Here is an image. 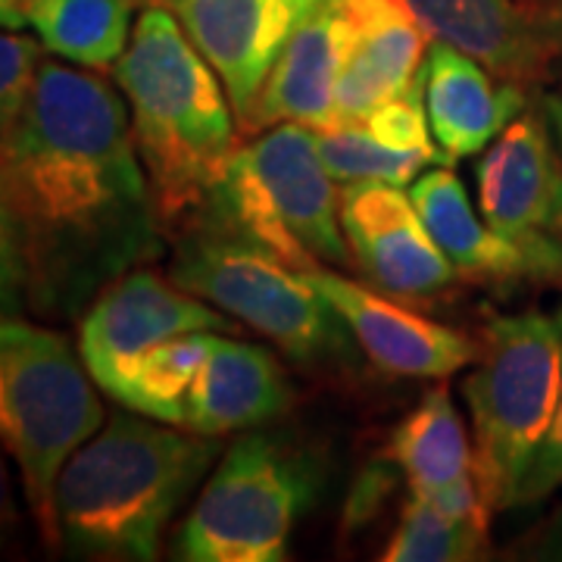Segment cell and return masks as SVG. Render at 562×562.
<instances>
[{"instance_id":"obj_1","label":"cell","mask_w":562,"mask_h":562,"mask_svg":"<svg viewBox=\"0 0 562 562\" xmlns=\"http://www.w3.org/2000/svg\"><path fill=\"white\" fill-rule=\"evenodd\" d=\"M0 203L29 269V310L76 319L110 281L160 254L162 222L110 81L41 60L0 150Z\"/></svg>"},{"instance_id":"obj_2","label":"cell","mask_w":562,"mask_h":562,"mask_svg":"<svg viewBox=\"0 0 562 562\" xmlns=\"http://www.w3.org/2000/svg\"><path fill=\"white\" fill-rule=\"evenodd\" d=\"M220 453L210 435L116 409L57 479L60 543L85 560L150 562L162 531Z\"/></svg>"},{"instance_id":"obj_3","label":"cell","mask_w":562,"mask_h":562,"mask_svg":"<svg viewBox=\"0 0 562 562\" xmlns=\"http://www.w3.org/2000/svg\"><path fill=\"white\" fill-rule=\"evenodd\" d=\"M113 79L162 228L188 222L238 150L225 85L166 7L140 13Z\"/></svg>"},{"instance_id":"obj_4","label":"cell","mask_w":562,"mask_h":562,"mask_svg":"<svg viewBox=\"0 0 562 562\" xmlns=\"http://www.w3.org/2000/svg\"><path fill=\"white\" fill-rule=\"evenodd\" d=\"M103 425V403L81 357L60 331L0 319V447L20 469L41 541L57 550V479Z\"/></svg>"},{"instance_id":"obj_5","label":"cell","mask_w":562,"mask_h":562,"mask_svg":"<svg viewBox=\"0 0 562 562\" xmlns=\"http://www.w3.org/2000/svg\"><path fill=\"white\" fill-rule=\"evenodd\" d=\"M331 181L316 128L281 122L235 150L225 176L188 222L235 232L297 272L328 262L350 266L341 194Z\"/></svg>"},{"instance_id":"obj_6","label":"cell","mask_w":562,"mask_h":562,"mask_svg":"<svg viewBox=\"0 0 562 562\" xmlns=\"http://www.w3.org/2000/svg\"><path fill=\"white\" fill-rule=\"evenodd\" d=\"M562 394V310L513 313L487 325L462 397L475 435V475L491 509L516 503Z\"/></svg>"},{"instance_id":"obj_7","label":"cell","mask_w":562,"mask_h":562,"mask_svg":"<svg viewBox=\"0 0 562 562\" xmlns=\"http://www.w3.org/2000/svg\"><path fill=\"white\" fill-rule=\"evenodd\" d=\"M169 279L306 366L347 360L357 344L341 316L294 266L216 225H184Z\"/></svg>"},{"instance_id":"obj_8","label":"cell","mask_w":562,"mask_h":562,"mask_svg":"<svg viewBox=\"0 0 562 562\" xmlns=\"http://www.w3.org/2000/svg\"><path fill=\"white\" fill-rule=\"evenodd\" d=\"M319 494V472L276 438L247 435L213 469L176 538L184 562H279Z\"/></svg>"},{"instance_id":"obj_9","label":"cell","mask_w":562,"mask_h":562,"mask_svg":"<svg viewBox=\"0 0 562 562\" xmlns=\"http://www.w3.org/2000/svg\"><path fill=\"white\" fill-rule=\"evenodd\" d=\"M475 184L487 225L519 244L541 279H560L562 157L538 113H519L487 144Z\"/></svg>"},{"instance_id":"obj_10","label":"cell","mask_w":562,"mask_h":562,"mask_svg":"<svg viewBox=\"0 0 562 562\" xmlns=\"http://www.w3.org/2000/svg\"><path fill=\"white\" fill-rule=\"evenodd\" d=\"M228 325L232 316L213 303L135 266L81 313L79 357L94 384L116 397L132 366L154 347L184 331H225Z\"/></svg>"},{"instance_id":"obj_11","label":"cell","mask_w":562,"mask_h":562,"mask_svg":"<svg viewBox=\"0 0 562 562\" xmlns=\"http://www.w3.org/2000/svg\"><path fill=\"white\" fill-rule=\"evenodd\" d=\"M328 303L375 369L401 379H450L479 357V344L450 325L344 279L325 266L301 272Z\"/></svg>"},{"instance_id":"obj_12","label":"cell","mask_w":562,"mask_h":562,"mask_svg":"<svg viewBox=\"0 0 562 562\" xmlns=\"http://www.w3.org/2000/svg\"><path fill=\"white\" fill-rule=\"evenodd\" d=\"M341 228L353 260L391 297H428L447 288L457 269L409 194L387 181H353L341 191Z\"/></svg>"},{"instance_id":"obj_13","label":"cell","mask_w":562,"mask_h":562,"mask_svg":"<svg viewBox=\"0 0 562 562\" xmlns=\"http://www.w3.org/2000/svg\"><path fill=\"white\" fill-rule=\"evenodd\" d=\"M325 0H172L181 29L216 69L241 125L284 44Z\"/></svg>"},{"instance_id":"obj_14","label":"cell","mask_w":562,"mask_h":562,"mask_svg":"<svg viewBox=\"0 0 562 562\" xmlns=\"http://www.w3.org/2000/svg\"><path fill=\"white\" fill-rule=\"evenodd\" d=\"M350 20L341 0H325L303 22L262 81L244 128H272L301 122L310 128H335V98L350 54Z\"/></svg>"},{"instance_id":"obj_15","label":"cell","mask_w":562,"mask_h":562,"mask_svg":"<svg viewBox=\"0 0 562 562\" xmlns=\"http://www.w3.org/2000/svg\"><path fill=\"white\" fill-rule=\"evenodd\" d=\"M341 3L353 41L338 81L335 125H362L375 106L403 94L419 79L425 32L403 0Z\"/></svg>"},{"instance_id":"obj_16","label":"cell","mask_w":562,"mask_h":562,"mask_svg":"<svg viewBox=\"0 0 562 562\" xmlns=\"http://www.w3.org/2000/svg\"><path fill=\"white\" fill-rule=\"evenodd\" d=\"M422 72L428 125L447 162L487 150V144L525 113L519 81H494L497 76L491 69L450 44L435 41Z\"/></svg>"},{"instance_id":"obj_17","label":"cell","mask_w":562,"mask_h":562,"mask_svg":"<svg viewBox=\"0 0 562 562\" xmlns=\"http://www.w3.org/2000/svg\"><path fill=\"white\" fill-rule=\"evenodd\" d=\"M291 397L284 369L269 350L216 335L188 394L181 428L210 438L244 431L281 416L291 406Z\"/></svg>"},{"instance_id":"obj_18","label":"cell","mask_w":562,"mask_h":562,"mask_svg":"<svg viewBox=\"0 0 562 562\" xmlns=\"http://www.w3.org/2000/svg\"><path fill=\"white\" fill-rule=\"evenodd\" d=\"M425 38L479 60L503 81L538 79L547 44L516 0H403Z\"/></svg>"},{"instance_id":"obj_19","label":"cell","mask_w":562,"mask_h":562,"mask_svg":"<svg viewBox=\"0 0 562 562\" xmlns=\"http://www.w3.org/2000/svg\"><path fill=\"white\" fill-rule=\"evenodd\" d=\"M409 198L457 272L484 279H541L538 266L522 247L503 238L475 213L465 184L453 169H428L416 179Z\"/></svg>"},{"instance_id":"obj_20","label":"cell","mask_w":562,"mask_h":562,"mask_svg":"<svg viewBox=\"0 0 562 562\" xmlns=\"http://www.w3.org/2000/svg\"><path fill=\"white\" fill-rule=\"evenodd\" d=\"M387 460L425 497L475 472V447L443 384L431 387L419 406L403 416L387 443Z\"/></svg>"},{"instance_id":"obj_21","label":"cell","mask_w":562,"mask_h":562,"mask_svg":"<svg viewBox=\"0 0 562 562\" xmlns=\"http://www.w3.org/2000/svg\"><path fill=\"white\" fill-rule=\"evenodd\" d=\"M29 25L50 54L88 69H106L128 47L132 0H35Z\"/></svg>"},{"instance_id":"obj_22","label":"cell","mask_w":562,"mask_h":562,"mask_svg":"<svg viewBox=\"0 0 562 562\" xmlns=\"http://www.w3.org/2000/svg\"><path fill=\"white\" fill-rule=\"evenodd\" d=\"M216 335L220 331H184L154 347L132 366L113 401L166 425H184L188 394L201 375Z\"/></svg>"},{"instance_id":"obj_23","label":"cell","mask_w":562,"mask_h":562,"mask_svg":"<svg viewBox=\"0 0 562 562\" xmlns=\"http://www.w3.org/2000/svg\"><path fill=\"white\" fill-rule=\"evenodd\" d=\"M487 547V528L447 516L428 497L413 491L403 503L394 538L384 547V562H465L479 560Z\"/></svg>"},{"instance_id":"obj_24","label":"cell","mask_w":562,"mask_h":562,"mask_svg":"<svg viewBox=\"0 0 562 562\" xmlns=\"http://www.w3.org/2000/svg\"><path fill=\"white\" fill-rule=\"evenodd\" d=\"M319 157L328 176L341 184L353 181H387V184H409L419 179V172L431 162L409 154L394 150L375 138L366 125H335V128H316Z\"/></svg>"},{"instance_id":"obj_25","label":"cell","mask_w":562,"mask_h":562,"mask_svg":"<svg viewBox=\"0 0 562 562\" xmlns=\"http://www.w3.org/2000/svg\"><path fill=\"white\" fill-rule=\"evenodd\" d=\"M362 125L375 135V138L394 147V150H409L419 154L428 162H447L441 147L435 144L431 125H428V110H425V72L413 81L403 94L384 101L375 106Z\"/></svg>"},{"instance_id":"obj_26","label":"cell","mask_w":562,"mask_h":562,"mask_svg":"<svg viewBox=\"0 0 562 562\" xmlns=\"http://www.w3.org/2000/svg\"><path fill=\"white\" fill-rule=\"evenodd\" d=\"M41 60V41L0 32V150L29 106Z\"/></svg>"},{"instance_id":"obj_27","label":"cell","mask_w":562,"mask_h":562,"mask_svg":"<svg viewBox=\"0 0 562 562\" xmlns=\"http://www.w3.org/2000/svg\"><path fill=\"white\" fill-rule=\"evenodd\" d=\"M29 310V269L13 213L0 203V319H16Z\"/></svg>"},{"instance_id":"obj_28","label":"cell","mask_w":562,"mask_h":562,"mask_svg":"<svg viewBox=\"0 0 562 562\" xmlns=\"http://www.w3.org/2000/svg\"><path fill=\"white\" fill-rule=\"evenodd\" d=\"M562 487V394L560 406H557V419L547 435V441L538 450V457L531 462V469L525 472L522 484L516 491V503L513 506H528V503L547 501L553 491Z\"/></svg>"},{"instance_id":"obj_29","label":"cell","mask_w":562,"mask_h":562,"mask_svg":"<svg viewBox=\"0 0 562 562\" xmlns=\"http://www.w3.org/2000/svg\"><path fill=\"white\" fill-rule=\"evenodd\" d=\"M387 491H391V475H387L384 469H369V472H362L357 487L350 491L347 516H344L347 528H353V525L372 519V516H375V509H379V503L384 501V494H387Z\"/></svg>"},{"instance_id":"obj_30","label":"cell","mask_w":562,"mask_h":562,"mask_svg":"<svg viewBox=\"0 0 562 562\" xmlns=\"http://www.w3.org/2000/svg\"><path fill=\"white\" fill-rule=\"evenodd\" d=\"M3 447H0V550L13 541V535L20 531V506H16V494H13V482H10V469L3 460Z\"/></svg>"},{"instance_id":"obj_31","label":"cell","mask_w":562,"mask_h":562,"mask_svg":"<svg viewBox=\"0 0 562 562\" xmlns=\"http://www.w3.org/2000/svg\"><path fill=\"white\" fill-rule=\"evenodd\" d=\"M32 7H35V0H0V25L10 29V32L29 25Z\"/></svg>"},{"instance_id":"obj_32","label":"cell","mask_w":562,"mask_h":562,"mask_svg":"<svg viewBox=\"0 0 562 562\" xmlns=\"http://www.w3.org/2000/svg\"><path fill=\"white\" fill-rule=\"evenodd\" d=\"M162 3H172V0H162Z\"/></svg>"}]
</instances>
